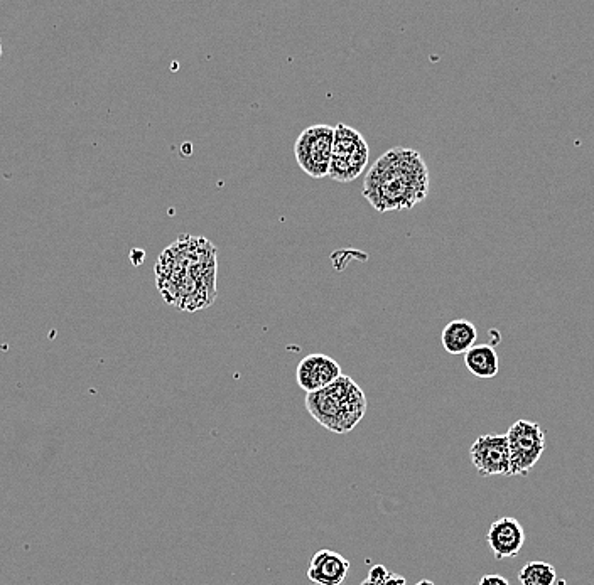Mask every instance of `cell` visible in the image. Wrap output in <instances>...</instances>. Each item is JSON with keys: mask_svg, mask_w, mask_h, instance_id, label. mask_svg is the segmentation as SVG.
<instances>
[{"mask_svg": "<svg viewBox=\"0 0 594 585\" xmlns=\"http://www.w3.org/2000/svg\"><path fill=\"white\" fill-rule=\"evenodd\" d=\"M519 580L522 585H554L557 580V572L554 565L534 560L522 567L519 572Z\"/></svg>", "mask_w": 594, "mask_h": 585, "instance_id": "13", "label": "cell"}, {"mask_svg": "<svg viewBox=\"0 0 594 585\" xmlns=\"http://www.w3.org/2000/svg\"><path fill=\"white\" fill-rule=\"evenodd\" d=\"M350 560L333 550H319L309 562L308 579L316 585H341L350 572Z\"/></svg>", "mask_w": 594, "mask_h": 585, "instance_id": "10", "label": "cell"}, {"mask_svg": "<svg viewBox=\"0 0 594 585\" xmlns=\"http://www.w3.org/2000/svg\"><path fill=\"white\" fill-rule=\"evenodd\" d=\"M368 156L370 149L367 140L363 139L358 130L345 124L336 125L328 178L336 183L355 181L367 169Z\"/></svg>", "mask_w": 594, "mask_h": 585, "instance_id": "4", "label": "cell"}, {"mask_svg": "<svg viewBox=\"0 0 594 585\" xmlns=\"http://www.w3.org/2000/svg\"><path fill=\"white\" fill-rule=\"evenodd\" d=\"M216 248L206 238L183 235L159 255L156 284L164 301L196 312L216 299Z\"/></svg>", "mask_w": 594, "mask_h": 585, "instance_id": "1", "label": "cell"}, {"mask_svg": "<svg viewBox=\"0 0 594 585\" xmlns=\"http://www.w3.org/2000/svg\"><path fill=\"white\" fill-rule=\"evenodd\" d=\"M486 542L492 548L493 555L497 560L513 559L519 555L524 547L525 532L524 526L517 518L502 516L493 521L486 535Z\"/></svg>", "mask_w": 594, "mask_h": 585, "instance_id": "9", "label": "cell"}, {"mask_svg": "<svg viewBox=\"0 0 594 585\" xmlns=\"http://www.w3.org/2000/svg\"><path fill=\"white\" fill-rule=\"evenodd\" d=\"M510 476H527L546 451V432L539 422L520 419L508 429Z\"/></svg>", "mask_w": 594, "mask_h": 585, "instance_id": "5", "label": "cell"}, {"mask_svg": "<svg viewBox=\"0 0 594 585\" xmlns=\"http://www.w3.org/2000/svg\"><path fill=\"white\" fill-rule=\"evenodd\" d=\"M465 365L476 378H495L500 371L497 351L490 344H476L465 355Z\"/></svg>", "mask_w": 594, "mask_h": 585, "instance_id": "12", "label": "cell"}, {"mask_svg": "<svg viewBox=\"0 0 594 585\" xmlns=\"http://www.w3.org/2000/svg\"><path fill=\"white\" fill-rule=\"evenodd\" d=\"M335 127L319 124L303 130L294 144L297 166L313 179H323L330 171Z\"/></svg>", "mask_w": 594, "mask_h": 585, "instance_id": "6", "label": "cell"}, {"mask_svg": "<svg viewBox=\"0 0 594 585\" xmlns=\"http://www.w3.org/2000/svg\"><path fill=\"white\" fill-rule=\"evenodd\" d=\"M416 585H436V584H434V582H432V580L422 579V580H419V582H417Z\"/></svg>", "mask_w": 594, "mask_h": 585, "instance_id": "16", "label": "cell"}, {"mask_svg": "<svg viewBox=\"0 0 594 585\" xmlns=\"http://www.w3.org/2000/svg\"><path fill=\"white\" fill-rule=\"evenodd\" d=\"M2 53H4V48H2V41H0V58H2Z\"/></svg>", "mask_w": 594, "mask_h": 585, "instance_id": "17", "label": "cell"}, {"mask_svg": "<svg viewBox=\"0 0 594 585\" xmlns=\"http://www.w3.org/2000/svg\"><path fill=\"white\" fill-rule=\"evenodd\" d=\"M367 407L362 388L346 375H341L330 387L306 395V408L311 417L335 434L355 429L367 414Z\"/></svg>", "mask_w": 594, "mask_h": 585, "instance_id": "3", "label": "cell"}, {"mask_svg": "<svg viewBox=\"0 0 594 585\" xmlns=\"http://www.w3.org/2000/svg\"><path fill=\"white\" fill-rule=\"evenodd\" d=\"M341 376V366L331 356L314 353L301 360L297 365V385L304 392L314 393L323 388L330 387Z\"/></svg>", "mask_w": 594, "mask_h": 585, "instance_id": "8", "label": "cell"}, {"mask_svg": "<svg viewBox=\"0 0 594 585\" xmlns=\"http://www.w3.org/2000/svg\"><path fill=\"white\" fill-rule=\"evenodd\" d=\"M478 585H510L508 584V580L503 577V575L498 574H488L483 575L481 577L480 582Z\"/></svg>", "mask_w": 594, "mask_h": 585, "instance_id": "15", "label": "cell"}, {"mask_svg": "<svg viewBox=\"0 0 594 585\" xmlns=\"http://www.w3.org/2000/svg\"><path fill=\"white\" fill-rule=\"evenodd\" d=\"M478 329L475 324L466 319H454L446 324L441 334V341L449 355H466L473 346H476Z\"/></svg>", "mask_w": 594, "mask_h": 585, "instance_id": "11", "label": "cell"}, {"mask_svg": "<svg viewBox=\"0 0 594 585\" xmlns=\"http://www.w3.org/2000/svg\"><path fill=\"white\" fill-rule=\"evenodd\" d=\"M362 585H407V582L405 577L390 572L384 565H375L368 572V577L363 580Z\"/></svg>", "mask_w": 594, "mask_h": 585, "instance_id": "14", "label": "cell"}, {"mask_svg": "<svg viewBox=\"0 0 594 585\" xmlns=\"http://www.w3.org/2000/svg\"><path fill=\"white\" fill-rule=\"evenodd\" d=\"M429 194V169L419 152L394 147L378 157L363 181V198L378 213L412 210Z\"/></svg>", "mask_w": 594, "mask_h": 585, "instance_id": "2", "label": "cell"}, {"mask_svg": "<svg viewBox=\"0 0 594 585\" xmlns=\"http://www.w3.org/2000/svg\"><path fill=\"white\" fill-rule=\"evenodd\" d=\"M470 456L473 466L483 478L510 476V449H508L507 435H481L473 442Z\"/></svg>", "mask_w": 594, "mask_h": 585, "instance_id": "7", "label": "cell"}]
</instances>
